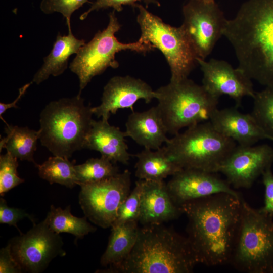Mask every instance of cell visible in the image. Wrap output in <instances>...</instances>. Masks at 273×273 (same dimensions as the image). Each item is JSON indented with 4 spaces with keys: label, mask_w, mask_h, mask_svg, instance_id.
<instances>
[{
    "label": "cell",
    "mask_w": 273,
    "mask_h": 273,
    "mask_svg": "<svg viewBox=\"0 0 273 273\" xmlns=\"http://www.w3.org/2000/svg\"><path fill=\"white\" fill-rule=\"evenodd\" d=\"M242 200L220 193L180 206L188 220L187 238L198 263L215 266L230 263L240 223Z\"/></svg>",
    "instance_id": "6da1fadb"
},
{
    "label": "cell",
    "mask_w": 273,
    "mask_h": 273,
    "mask_svg": "<svg viewBox=\"0 0 273 273\" xmlns=\"http://www.w3.org/2000/svg\"><path fill=\"white\" fill-rule=\"evenodd\" d=\"M223 36L234 48L239 69L273 87V0H248L227 20Z\"/></svg>",
    "instance_id": "7a4b0ae2"
},
{
    "label": "cell",
    "mask_w": 273,
    "mask_h": 273,
    "mask_svg": "<svg viewBox=\"0 0 273 273\" xmlns=\"http://www.w3.org/2000/svg\"><path fill=\"white\" fill-rule=\"evenodd\" d=\"M198 264L187 238L161 224L139 229L136 242L119 265L103 272L190 273Z\"/></svg>",
    "instance_id": "3957f363"
},
{
    "label": "cell",
    "mask_w": 273,
    "mask_h": 273,
    "mask_svg": "<svg viewBox=\"0 0 273 273\" xmlns=\"http://www.w3.org/2000/svg\"><path fill=\"white\" fill-rule=\"evenodd\" d=\"M92 107L81 96L49 103L42 111L39 140L54 156L69 158L84 148L93 119Z\"/></svg>",
    "instance_id": "277c9868"
},
{
    "label": "cell",
    "mask_w": 273,
    "mask_h": 273,
    "mask_svg": "<svg viewBox=\"0 0 273 273\" xmlns=\"http://www.w3.org/2000/svg\"><path fill=\"white\" fill-rule=\"evenodd\" d=\"M156 107L168 133L209 121L219 98L188 78L171 81L156 90Z\"/></svg>",
    "instance_id": "5b68a950"
},
{
    "label": "cell",
    "mask_w": 273,
    "mask_h": 273,
    "mask_svg": "<svg viewBox=\"0 0 273 273\" xmlns=\"http://www.w3.org/2000/svg\"><path fill=\"white\" fill-rule=\"evenodd\" d=\"M237 144L217 130L209 121L187 128L169 139L168 156L183 169L218 173Z\"/></svg>",
    "instance_id": "8992f818"
},
{
    "label": "cell",
    "mask_w": 273,
    "mask_h": 273,
    "mask_svg": "<svg viewBox=\"0 0 273 273\" xmlns=\"http://www.w3.org/2000/svg\"><path fill=\"white\" fill-rule=\"evenodd\" d=\"M246 273H273V216L243 199L239 228L230 261Z\"/></svg>",
    "instance_id": "52a82bcc"
},
{
    "label": "cell",
    "mask_w": 273,
    "mask_h": 273,
    "mask_svg": "<svg viewBox=\"0 0 273 273\" xmlns=\"http://www.w3.org/2000/svg\"><path fill=\"white\" fill-rule=\"evenodd\" d=\"M115 12L113 10L110 13L107 27L99 31L90 41L85 43L69 65L70 70L79 79V96L94 77L101 74L108 67L116 68L119 66L115 59L117 53L130 50L145 53L154 49L152 44L140 39L129 43L119 41L115 34L120 30L121 25Z\"/></svg>",
    "instance_id": "ba28073f"
},
{
    "label": "cell",
    "mask_w": 273,
    "mask_h": 273,
    "mask_svg": "<svg viewBox=\"0 0 273 273\" xmlns=\"http://www.w3.org/2000/svg\"><path fill=\"white\" fill-rule=\"evenodd\" d=\"M135 6L139 10L136 20L141 31L139 39L152 44L162 53L170 69L171 81L188 78L198 64V58L182 26H172L142 5L137 4Z\"/></svg>",
    "instance_id": "9c48e42d"
},
{
    "label": "cell",
    "mask_w": 273,
    "mask_h": 273,
    "mask_svg": "<svg viewBox=\"0 0 273 273\" xmlns=\"http://www.w3.org/2000/svg\"><path fill=\"white\" fill-rule=\"evenodd\" d=\"M130 176L126 170L99 181L79 185V203L85 216L102 228L111 227L119 206L130 193Z\"/></svg>",
    "instance_id": "30bf717a"
},
{
    "label": "cell",
    "mask_w": 273,
    "mask_h": 273,
    "mask_svg": "<svg viewBox=\"0 0 273 273\" xmlns=\"http://www.w3.org/2000/svg\"><path fill=\"white\" fill-rule=\"evenodd\" d=\"M181 25L198 58L205 59L223 35L227 19L215 2L187 0Z\"/></svg>",
    "instance_id": "8fae6325"
},
{
    "label": "cell",
    "mask_w": 273,
    "mask_h": 273,
    "mask_svg": "<svg viewBox=\"0 0 273 273\" xmlns=\"http://www.w3.org/2000/svg\"><path fill=\"white\" fill-rule=\"evenodd\" d=\"M11 251L23 271L31 273L43 271L51 261L66 253L59 234L52 231L44 219L25 234L10 240Z\"/></svg>",
    "instance_id": "7c38bea8"
},
{
    "label": "cell",
    "mask_w": 273,
    "mask_h": 273,
    "mask_svg": "<svg viewBox=\"0 0 273 273\" xmlns=\"http://www.w3.org/2000/svg\"><path fill=\"white\" fill-rule=\"evenodd\" d=\"M273 163V148L267 144L237 145L220 166L228 183L235 189L250 188Z\"/></svg>",
    "instance_id": "4fadbf2b"
},
{
    "label": "cell",
    "mask_w": 273,
    "mask_h": 273,
    "mask_svg": "<svg viewBox=\"0 0 273 273\" xmlns=\"http://www.w3.org/2000/svg\"><path fill=\"white\" fill-rule=\"evenodd\" d=\"M197 62L203 72L202 85L213 96L219 98L227 95L235 101L237 107L244 97H254L256 92L251 79L238 67L215 59L206 61L198 58Z\"/></svg>",
    "instance_id": "5bb4252c"
},
{
    "label": "cell",
    "mask_w": 273,
    "mask_h": 273,
    "mask_svg": "<svg viewBox=\"0 0 273 273\" xmlns=\"http://www.w3.org/2000/svg\"><path fill=\"white\" fill-rule=\"evenodd\" d=\"M216 174L196 169H181L166 184L172 200L180 207L187 202L220 193L242 197L226 180Z\"/></svg>",
    "instance_id": "9a60e30c"
},
{
    "label": "cell",
    "mask_w": 273,
    "mask_h": 273,
    "mask_svg": "<svg viewBox=\"0 0 273 273\" xmlns=\"http://www.w3.org/2000/svg\"><path fill=\"white\" fill-rule=\"evenodd\" d=\"M155 90L141 79L126 75L111 78L104 87L101 103L92 107L94 115L108 120L111 114L120 109L130 108L139 100L146 103L155 99Z\"/></svg>",
    "instance_id": "2e32d148"
},
{
    "label": "cell",
    "mask_w": 273,
    "mask_h": 273,
    "mask_svg": "<svg viewBox=\"0 0 273 273\" xmlns=\"http://www.w3.org/2000/svg\"><path fill=\"white\" fill-rule=\"evenodd\" d=\"M209 121L217 130L239 146H252L260 140H270L251 114L243 113L236 107L217 108Z\"/></svg>",
    "instance_id": "e0dca14e"
},
{
    "label": "cell",
    "mask_w": 273,
    "mask_h": 273,
    "mask_svg": "<svg viewBox=\"0 0 273 273\" xmlns=\"http://www.w3.org/2000/svg\"><path fill=\"white\" fill-rule=\"evenodd\" d=\"M181 214V208L172 200L164 180H142L138 222L144 225L161 224L177 218Z\"/></svg>",
    "instance_id": "ac0fdd59"
},
{
    "label": "cell",
    "mask_w": 273,
    "mask_h": 273,
    "mask_svg": "<svg viewBox=\"0 0 273 273\" xmlns=\"http://www.w3.org/2000/svg\"><path fill=\"white\" fill-rule=\"evenodd\" d=\"M124 132L111 125L108 120H93L91 128L86 136L84 148L99 152L113 163L127 164L130 154L126 143Z\"/></svg>",
    "instance_id": "d6986e66"
},
{
    "label": "cell",
    "mask_w": 273,
    "mask_h": 273,
    "mask_svg": "<svg viewBox=\"0 0 273 273\" xmlns=\"http://www.w3.org/2000/svg\"><path fill=\"white\" fill-rule=\"evenodd\" d=\"M125 127L126 136L145 149L157 150L169 139L156 106L143 112H132L128 117Z\"/></svg>",
    "instance_id": "ffe728a7"
},
{
    "label": "cell",
    "mask_w": 273,
    "mask_h": 273,
    "mask_svg": "<svg viewBox=\"0 0 273 273\" xmlns=\"http://www.w3.org/2000/svg\"><path fill=\"white\" fill-rule=\"evenodd\" d=\"M85 43L84 40L73 35L71 28L68 29L66 35H62L59 32L51 51L43 58V64L34 74L32 82L39 84L50 75L62 74L68 67L69 57L76 54Z\"/></svg>",
    "instance_id": "44dd1931"
},
{
    "label": "cell",
    "mask_w": 273,
    "mask_h": 273,
    "mask_svg": "<svg viewBox=\"0 0 273 273\" xmlns=\"http://www.w3.org/2000/svg\"><path fill=\"white\" fill-rule=\"evenodd\" d=\"M135 156V175L139 179L162 181L183 169L168 156L165 146L155 151L144 148Z\"/></svg>",
    "instance_id": "7402d4cb"
},
{
    "label": "cell",
    "mask_w": 273,
    "mask_h": 273,
    "mask_svg": "<svg viewBox=\"0 0 273 273\" xmlns=\"http://www.w3.org/2000/svg\"><path fill=\"white\" fill-rule=\"evenodd\" d=\"M138 222L129 221L111 226L106 249L100 259L102 266H117L128 256L137 239Z\"/></svg>",
    "instance_id": "603a6c76"
},
{
    "label": "cell",
    "mask_w": 273,
    "mask_h": 273,
    "mask_svg": "<svg viewBox=\"0 0 273 273\" xmlns=\"http://www.w3.org/2000/svg\"><path fill=\"white\" fill-rule=\"evenodd\" d=\"M5 132L6 136L0 141L1 151L5 149L17 159L33 162L36 165L33 155L39 138V130L7 124Z\"/></svg>",
    "instance_id": "cb8c5ba5"
},
{
    "label": "cell",
    "mask_w": 273,
    "mask_h": 273,
    "mask_svg": "<svg viewBox=\"0 0 273 273\" xmlns=\"http://www.w3.org/2000/svg\"><path fill=\"white\" fill-rule=\"evenodd\" d=\"M87 218L78 217L71 212V207L63 209L52 205L45 218L49 227L56 233H69L77 239H82L90 233L96 231V228L91 225Z\"/></svg>",
    "instance_id": "d4e9b609"
},
{
    "label": "cell",
    "mask_w": 273,
    "mask_h": 273,
    "mask_svg": "<svg viewBox=\"0 0 273 273\" xmlns=\"http://www.w3.org/2000/svg\"><path fill=\"white\" fill-rule=\"evenodd\" d=\"M74 160L60 156L50 157L41 164H36L38 175L50 184L57 183L72 188L77 185Z\"/></svg>",
    "instance_id": "484cf974"
},
{
    "label": "cell",
    "mask_w": 273,
    "mask_h": 273,
    "mask_svg": "<svg viewBox=\"0 0 273 273\" xmlns=\"http://www.w3.org/2000/svg\"><path fill=\"white\" fill-rule=\"evenodd\" d=\"M107 158H90L83 164L75 165L77 185L99 181L119 173L118 168Z\"/></svg>",
    "instance_id": "4316f807"
},
{
    "label": "cell",
    "mask_w": 273,
    "mask_h": 273,
    "mask_svg": "<svg viewBox=\"0 0 273 273\" xmlns=\"http://www.w3.org/2000/svg\"><path fill=\"white\" fill-rule=\"evenodd\" d=\"M251 114L262 130L273 141V87L255 92Z\"/></svg>",
    "instance_id": "83f0119b"
},
{
    "label": "cell",
    "mask_w": 273,
    "mask_h": 273,
    "mask_svg": "<svg viewBox=\"0 0 273 273\" xmlns=\"http://www.w3.org/2000/svg\"><path fill=\"white\" fill-rule=\"evenodd\" d=\"M142 190V180L139 179L135 182V186L132 191L119 206L116 218L112 226L129 221L138 222Z\"/></svg>",
    "instance_id": "f1b7e54d"
},
{
    "label": "cell",
    "mask_w": 273,
    "mask_h": 273,
    "mask_svg": "<svg viewBox=\"0 0 273 273\" xmlns=\"http://www.w3.org/2000/svg\"><path fill=\"white\" fill-rule=\"evenodd\" d=\"M18 159L7 152L0 156L1 196L23 183L17 173Z\"/></svg>",
    "instance_id": "f546056e"
},
{
    "label": "cell",
    "mask_w": 273,
    "mask_h": 273,
    "mask_svg": "<svg viewBox=\"0 0 273 273\" xmlns=\"http://www.w3.org/2000/svg\"><path fill=\"white\" fill-rule=\"evenodd\" d=\"M88 0H42L40 8L46 14L61 13L66 19L68 29L71 28V17L74 11Z\"/></svg>",
    "instance_id": "4dcf8cb0"
},
{
    "label": "cell",
    "mask_w": 273,
    "mask_h": 273,
    "mask_svg": "<svg viewBox=\"0 0 273 273\" xmlns=\"http://www.w3.org/2000/svg\"><path fill=\"white\" fill-rule=\"evenodd\" d=\"M24 218H27L33 223L34 218L25 210L9 207L6 201L3 198L0 199V223L6 224L15 227L20 234H22L17 226V223Z\"/></svg>",
    "instance_id": "1f68e13d"
},
{
    "label": "cell",
    "mask_w": 273,
    "mask_h": 273,
    "mask_svg": "<svg viewBox=\"0 0 273 273\" xmlns=\"http://www.w3.org/2000/svg\"><path fill=\"white\" fill-rule=\"evenodd\" d=\"M139 2H144L146 4H154L160 6L159 3L156 0H96L90 8L81 15L79 19L83 20L91 12L108 8H112L115 11L120 12L123 9V6H135Z\"/></svg>",
    "instance_id": "d6a6232c"
},
{
    "label": "cell",
    "mask_w": 273,
    "mask_h": 273,
    "mask_svg": "<svg viewBox=\"0 0 273 273\" xmlns=\"http://www.w3.org/2000/svg\"><path fill=\"white\" fill-rule=\"evenodd\" d=\"M23 272L20 264L13 256L10 243L0 250V272L20 273Z\"/></svg>",
    "instance_id": "836d02e7"
},
{
    "label": "cell",
    "mask_w": 273,
    "mask_h": 273,
    "mask_svg": "<svg viewBox=\"0 0 273 273\" xmlns=\"http://www.w3.org/2000/svg\"><path fill=\"white\" fill-rule=\"evenodd\" d=\"M265 188L264 205L260 210L273 216V173L271 167L262 174Z\"/></svg>",
    "instance_id": "e575fe53"
},
{
    "label": "cell",
    "mask_w": 273,
    "mask_h": 273,
    "mask_svg": "<svg viewBox=\"0 0 273 273\" xmlns=\"http://www.w3.org/2000/svg\"><path fill=\"white\" fill-rule=\"evenodd\" d=\"M32 82L27 83L23 85L19 89V94L17 98L11 103H0V117L2 120V114L8 109L11 108H18V107L16 105L17 103L19 101L21 98L24 95L28 88L31 85Z\"/></svg>",
    "instance_id": "d590c367"
},
{
    "label": "cell",
    "mask_w": 273,
    "mask_h": 273,
    "mask_svg": "<svg viewBox=\"0 0 273 273\" xmlns=\"http://www.w3.org/2000/svg\"><path fill=\"white\" fill-rule=\"evenodd\" d=\"M201 1H204V2H215L214 0H201Z\"/></svg>",
    "instance_id": "8d00e7d4"
}]
</instances>
